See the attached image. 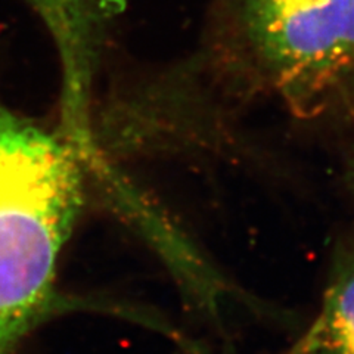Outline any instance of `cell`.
<instances>
[{
	"mask_svg": "<svg viewBox=\"0 0 354 354\" xmlns=\"http://www.w3.org/2000/svg\"><path fill=\"white\" fill-rule=\"evenodd\" d=\"M91 171L59 129L0 101V354L48 315L58 264L86 198Z\"/></svg>",
	"mask_w": 354,
	"mask_h": 354,
	"instance_id": "1",
	"label": "cell"
},
{
	"mask_svg": "<svg viewBox=\"0 0 354 354\" xmlns=\"http://www.w3.org/2000/svg\"><path fill=\"white\" fill-rule=\"evenodd\" d=\"M273 80L292 101L324 92L354 70V0H319L245 18Z\"/></svg>",
	"mask_w": 354,
	"mask_h": 354,
	"instance_id": "2",
	"label": "cell"
},
{
	"mask_svg": "<svg viewBox=\"0 0 354 354\" xmlns=\"http://www.w3.org/2000/svg\"><path fill=\"white\" fill-rule=\"evenodd\" d=\"M288 354H354V226L332 250L317 316Z\"/></svg>",
	"mask_w": 354,
	"mask_h": 354,
	"instance_id": "3",
	"label": "cell"
},
{
	"mask_svg": "<svg viewBox=\"0 0 354 354\" xmlns=\"http://www.w3.org/2000/svg\"><path fill=\"white\" fill-rule=\"evenodd\" d=\"M53 46L77 48L91 39L113 12L117 0H28Z\"/></svg>",
	"mask_w": 354,
	"mask_h": 354,
	"instance_id": "4",
	"label": "cell"
},
{
	"mask_svg": "<svg viewBox=\"0 0 354 354\" xmlns=\"http://www.w3.org/2000/svg\"><path fill=\"white\" fill-rule=\"evenodd\" d=\"M310 2H319V0H245L243 12H245V18L261 17L278 12L281 9L304 5Z\"/></svg>",
	"mask_w": 354,
	"mask_h": 354,
	"instance_id": "5",
	"label": "cell"
},
{
	"mask_svg": "<svg viewBox=\"0 0 354 354\" xmlns=\"http://www.w3.org/2000/svg\"><path fill=\"white\" fill-rule=\"evenodd\" d=\"M348 179H350L351 189H353V192H354V160H353V162H351V167H350V176H348Z\"/></svg>",
	"mask_w": 354,
	"mask_h": 354,
	"instance_id": "6",
	"label": "cell"
}]
</instances>
